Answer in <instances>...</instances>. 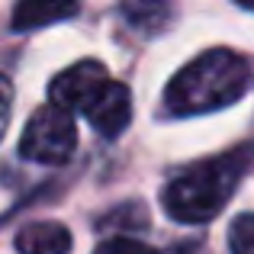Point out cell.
<instances>
[{"label":"cell","mask_w":254,"mask_h":254,"mask_svg":"<svg viewBox=\"0 0 254 254\" xmlns=\"http://www.w3.org/2000/svg\"><path fill=\"white\" fill-rule=\"evenodd\" d=\"M77 6H81V0H16L10 26L16 32L42 29V26H49V23L74 16Z\"/></svg>","instance_id":"obj_6"},{"label":"cell","mask_w":254,"mask_h":254,"mask_svg":"<svg viewBox=\"0 0 254 254\" xmlns=\"http://www.w3.org/2000/svg\"><path fill=\"white\" fill-rule=\"evenodd\" d=\"M19 254H68L71 232L62 222H29L13 238Z\"/></svg>","instance_id":"obj_7"},{"label":"cell","mask_w":254,"mask_h":254,"mask_svg":"<svg viewBox=\"0 0 254 254\" xmlns=\"http://www.w3.org/2000/svg\"><path fill=\"white\" fill-rule=\"evenodd\" d=\"M93 254H158V251L151 248V245H145V242L119 235V238H106L103 245H97Z\"/></svg>","instance_id":"obj_10"},{"label":"cell","mask_w":254,"mask_h":254,"mask_svg":"<svg viewBox=\"0 0 254 254\" xmlns=\"http://www.w3.org/2000/svg\"><path fill=\"white\" fill-rule=\"evenodd\" d=\"M74 148H77V126L71 119V110H64L55 100L32 113L23 138H19V155L36 164H64L74 155Z\"/></svg>","instance_id":"obj_3"},{"label":"cell","mask_w":254,"mask_h":254,"mask_svg":"<svg viewBox=\"0 0 254 254\" xmlns=\"http://www.w3.org/2000/svg\"><path fill=\"white\" fill-rule=\"evenodd\" d=\"M123 13H126V19H129V26L132 29H138V32H155L158 26L168 19V3L164 0H129V3L123 6Z\"/></svg>","instance_id":"obj_8"},{"label":"cell","mask_w":254,"mask_h":254,"mask_svg":"<svg viewBox=\"0 0 254 254\" xmlns=\"http://www.w3.org/2000/svg\"><path fill=\"white\" fill-rule=\"evenodd\" d=\"M229 248L232 254H254V212H242L229 225Z\"/></svg>","instance_id":"obj_9"},{"label":"cell","mask_w":254,"mask_h":254,"mask_svg":"<svg viewBox=\"0 0 254 254\" xmlns=\"http://www.w3.org/2000/svg\"><path fill=\"white\" fill-rule=\"evenodd\" d=\"M81 116L100 132V135H106V138L123 135L126 126H129V119H132V93H129V87L110 77L103 90L84 106Z\"/></svg>","instance_id":"obj_5"},{"label":"cell","mask_w":254,"mask_h":254,"mask_svg":"<svg viewBox=\"0 0 254 254\" xmlns=\"http://www.w3.org/2000/svg\"><path fill=\"white\" fill-rule=\"evenodd\" d=\"M106 81H110L106 68L100 62H93V58H87V62H77V64H71V68H64L62 74L49 84V97L55 100V103H62L64 110L84 113V106L103 90Z\"/></svg>","instance_id":"obj_4"},{"label":"cell","mask_w":254,"mask_h":254,"mask_svg":"<svg viewBox=\"0 0 254 254\" xmlns=\"http://www.w3.org/2000/svg\"><path fill=\"white\" fill-rule=\"evenodd\" d=\"M251 158H254V145L184 168L161 190L164 212L174 222L184 225H203L209 219H216L219 209L235 193V187L242 184V174L248 171Z\"/></svg>","instance_id":"obj_2"},{"label":"cell","mask_w":254,"mask_h":254,"mask_svg":"<svg viewBox=\"0 0 254 254\" xmlns=\"http://www.w3.org/2000/svg\"><path fill=\"white\" fill-rule=\"evenodd\" d=\"M251 64L232 49H209L177 71L164 87V113L177 119L203 116L238 103L251 90Z\"/></svg>","instance_id":"obj_1"},{"label":"cell","mask_w":254,"mask_h":254,"mask_svg":"<svg viewBox=\"0 0 254 254\" xmlns=\"http://www.w3.org/2000/svg\"><path fill=\"white\" fill-rule=\"evenodd\" d=\"M235 3L242 6V10H251V13H254V0H235Z\"/></svg>","instance_id":"obj_11"}]
</instances>
